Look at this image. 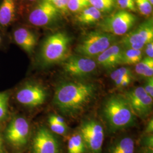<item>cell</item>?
<instances>
[{
	"label": "cell",
	"mask_w": 153,
	"mask_h": 153,
	"mask_svg": "<svg viewBox=\"0 0 153 153\" xmlns=\"http://www.w3.org/2000/svg\"><path fill=\"white\" fill-rule=\"evenodd\" d=\"M97 93V87L93 83L65 81L57 86L53 103L63 115L74 117L88 108Z\"/></svg>",
	"instance_id": "1"
},
{
	"label": "cell",
	"mask_w": 153,
	"mask_h": 153,
	"mask_svg": "<svg viewBox=\"0 0 153 153\" xmlns=\"http://www.w3.org/2000/svg\"><path fill=\"white\" fill-rule=\"evenodd\" d=\"M102 114L109 131L112 133L134 126L137 117L126 97L120 94L111 95L105 101Z\"/></svg>",
	"instance_id": "2"
},
{
	"label": "cell",
	"mask_w": 153,
	"mask_h": 153,
	"mask_svg": "<svg viewBox=\"0 0 153 153\" xmlns=\"http://www.w3.org/2000/svg\"><path fill=\"white\" fill-rule=\"evenodd\" d=\"M71 39L64 31L51 34L44 39L39 53V61L44 67L62 62L69 56Z\"/></svg>",
	"instance_id": "3"
},
{
	"label": "cell",
	"mask_w": 153,
	"mask_h": 153,
	"mask_svg": "<svg viewBox=\"0 0 153 153\" xmlns=\"http://www.w3.org/2000/svg\"><path fill=\"white\" fill-rule=\"evenodd\" d=\"M116 36L99 30L86 33L77 44L75 51L78 55L96 58L116 43Z\"/></svg>",
	"instance_id": "4"
},
{
	"label": "cell",
	"mask_w": 153,
	"mask_h": 153,
	"mask_svg": "<svg viewBox=\"0 0 153 153\" xmlns=\"http://www.w3.org/2000/svg\"><path fill=\"white\" fill-rule=\"evenodd\" d=\"M25 14L29 25L36 27H48L58 21L61 13L47 0H40Z\"/></svg>",
	"instance_id": "5"
},
{
	"label": "cell",
	"mask_w": 153,
	"mask_h": 153,
	"mask_svg": "<svg viewBox=\"0 0 153 153\" xmlns=\"http://www.w3.org/2000/svg\"><path fill=\"white\" fill-rule=\"evenodd\" d=\"M137 22V16L130 11L119 10L99 22L98 30L116 36L129 33Z\"/></svg>",
	"instance_id": "6"
},
{
	"label": "cell",
	"mask_w": 153,
	"mask_h": 153,
	"mask_svg": "<svg viewBox=\"0 0 153 153\" xmlns=\"http://www.w3.org/2000/svg\"><path fill=\"white\" fill-rule=\"evenodd\" d=\"M153 40V18H150L124 35L119 44L124 49H143Z\"/></svg>",
	"instance_id": "7"
},
{
	"label": "cell",
	"mask_w": 153,
	"mask_h": 153,
	"mask_svg": "<svg viewBox=\"0 0 153 153\" xmlns=\"http://www.w3.org/2000/svg\"><path fill=\"white\" fill-rule=\"evenodd\" d=\"M91 153H102L104 141V129L98 121L89 119L83 121L78 131Z\"/></svg>",
	"instance_id": "8"
},
{
	"label": "cell",
	"mask_w": 153,
	"mask_h": 153,
	"mask_svg": "<svg viewBox=\"0 0 153 153\" xmlns=\"http://www.w3.org/2000/svg\"><path fill=\"white\" fill-rule=\"evenodd\" d=\"M61 63L66 74L75 78L88 76L97 67L96 61L80 55L69 56Z\"/></svg>",
	"instance_id": "9"
},
{
	"label": "cell",
	"mask_w": 153,
	"mask_h": 153,
	"mask_svg": "<svg viewBox=\"0 0 153 153\" xmlns=\"http://www.w3.org/2000/svg\"><path fill=\"white\" fill-rule=\"evenodd\" d=\"M136 116L147 118L153 108V98L145 92L142 86L131 89L124 95Z\"/></svg>",
	"instance_id": "10"
},
{
	"label": "cell",
	"mask_w": 153,
	"mask_h": 153,
	"mask_svg": "<svg viewBox=\"0 0 153 153\" xmlns=\"http://www.w3.org/2000/svg\"><path fill=\"white\" fill-rule=\"evenodd\" d=\"M47 93L43 86L36 83H27L16 93V100L25 106L36 107L44 103Z\"/></svg>",
	"instance_id": "11"
},
{
	"label": "cell",
	"mask_w": 153,
	"mask_h": 153,
	"mask_svg": "<svg viewBox=\"0 0 153 153\" xmlns=\"http://www.w3.org/2000/svg\"><path fill=\"white\" fill-rule=\"evenodd\" d=\"M30 134V125L22 116L13 118L7 127L6 138L14 146L22 147L27 142Z\"/></svg>",
	"instance_id": "12"
},
{
	"label": "cell",
	"mask_w": 153,
	"mask_h": 153,
	"mask_svg": "<svg viewBox=\"0 0 153 153\" xmlns=\"http://www.w3.org/2000/svg\"><path fill=\"white\" fill-rule=\"evenodd\" d=\"M33 153H59V142L52 132L42 126L33 138Z\"/></svg>",
	"instance_id": "13"
},
{
	"label": "cell",
	"mask_w": 153,
	"mask_h": 153,
	"mask_svg": "<svg viewBox=\"0 0 153 153\" xmlns=\"http://www.w3.org/2000/svg\"><path fill=\"white\" fill-rule=\"evenodd\" d=\"M14 42L27 53L31 55L38 43L37 34L27 27L18 26L12 31Z\"/></svg>",
	"instance_id": "14"
},
{
	"label": "cell",
	"mask_w": 153,
	"mask_h": 153,
	"mask_svg": "<svg viewBox=\"0 0 153 153\" xmlns=\"http://www.w3.org/2000/svg\"><path fill=\"white\" fill-rule=\"evenodd\" d=\"M20 16L19 0H2L0 4V31L6 32Z\"/></svg>",
	"instance_id": "15"
},
{
	"label": "cell",
	"mask_w": 153,
	"mask_h": 153,
	"mask_svg": "<svg viewBox=\"0 0 153 153\" xmlns=\"http://www.w3.org/2000/svg\"><path fill=\"white\" fill-rule=\"evenodd\" d=\"M124 48L117 43L111 45L96 57V62L106 69H111L121 64Z\"/></svg>",
	"instance_id": "16"
},
{
	"label": "cell",
	"mask_w": 153,
	"mask_h": 153,
	"mask_svg": "<svg viewBox=\"0 0 153 153\" xmlns=\"http://www.w3.org/2000/svg\"><path fill=\"white\" fill-rule=\"evenodd\" d=\"M111 78L116 87L124 88L133 82L134 76L131 69L123 66L112 71L111 74Z\"/></svg>",
	"instance_id": "17"
},
{
	"label": "cell",
	"mask_w": 153,
	"mask_h": 153,
	"mask_svg": "<svg viewBox=\"0 0 153 153\" xmlns=\"http://www.w3.org/2000/svg\"><path fill=\"white\" fill-rule=\"evenodd\" d=\"M102 12L90 6L77 13L76 20L82 25H90L99 22L102 18Z\"/></svg>",
	"instance_id": "18"
},
{
	"label": "cell",
	"mask_w": 153,
	"mask_h": 153,
	"mask_svg": "<svg viewBox=\"0 0 153 153\" xmlns=\"http://www.w3.org/2000/svg\"><path fill=\"white\" fill-rule=\"evenodd\" d=\"M134 142L129 137H122L114 142L109 149V153H134Z\"/></svg>",
	"instance_id": "19"
},
{
	"label": "cell",
	"mask_w": 153,
	"mask_h": 153,
	"mask_svg": "<svg viewBox=\"0 0 153 153\" xmlns=\"http://www.w3.org/2000/svg\"><path fill=\"white\" fill-rule=\"evenodd\" d=\"M142 57V49H124L123 53L121 64L136 65L141 61Z\"/></svg>",
	"instance_id": "20"
},
{
	"label": "cell",
	"mask_w": 153,
	"mask_h": 153,
	"mask_svg": "<svg viewBox=\"0 0 153 153\" xmlns=\"http://www.w3.org/2000/svg\"><path fill=\"white\" fill-rule=\"evenodd\" d=\"M135 65V71L138 75L146 78L153 77V59L145 57Z\"/></svg>",
	"instance_id": "21"
},
{
	"label": "cell",
	"mask_w": 153,
	"mask_h": 153,
	"mask_svg": "<svg viewBox=\"0 0 153 153\" xmlns=\"http://www.w3.org/2000/svg\"><path fill=\"white\" fill-rule=\"evenodd\" d=\"M68 153H85L86 150L85 143L79 133L71 136L68 142Z\"/></svg>",
	"instance_id": "22"
},
{
	"label": "cell",
	"mask_w": 153,
	"mask_h": 153,
	"mask_svg": "<svg viewBox=\"0 0 153 153\" xmlns=\"http://www.w3.org/2000/svg\"><path fill=\"white\" fill-rule=\"evenodd\" d=\"M91 6L102 13L112 11L115 6V0H89Z\"/></svg>",
	"instance_id": "23"
},
{
	"label": "cell",
	"mask_w": 153,
	"mask_h": 153,
	"mask_svg": "<svg viewBox=\"0 0 153 153\" xmlns=\"http://www.w3.org/2000/svg\"><path fill=\"white\" fill-rule=\"evenodd\" d=\"M89 0H68V10L73 13H78L90 6Z\"/></svg>",
	"instance_id": "24"
},
{
	"label": "cell",
	"mask_w": 153,
	"mask_h": 153,
	"mask_svg": "<svg viewBox=\"0 0 153 153\" xmlns=\"http://www.w3.org/2000/svg\"><path fill=\"white\" fill-rule=\"evenodd\" d=\"M137 10L143 16L149 17L152 14L153 5L148 0H135Z\"/></svg>",
	"instance_id": "25"
},
{
	"label": "cell",
	"mask_w": 153,
	"mask_h": 153,
	"mask_svg": "<svg viewBox=\"0 0 153 153\" xmlns=\"http://www.w3.org/2000/svg\"><path fill=\"white\" fill-rule=\"evenodd\" d=\"M9 99L8 93H0V121L5 120L7 115Z\"/></svg>",
	"instance_id": "26"
},
{
	"label": "cell",
	"mask_w": 153,
	"mask_h": 153,
	"mask_svg": "<svg viewBox=\"0 0 153 153\" xmlns=\"http://www.w3.org/2000/svg\"><path fill=\"white\" fill-rule=\"evenodd\" d=\"M115 6L121 10L132 12L137 11L135 0H115Z\"/></svg>",
	"instance_id": "27"
},
{
	"label": "cell",
	"mask_w": 153,
	"mask_h": 153,
	"mask_svg": "<svg viewBox=\"0 0 153 153\" xmlns=\"http://www.w3.org/2000/svg\"><path fill=\"white\" fill-rule=\"evenodd\" d=\"M48 123L50 129L52 132L59 135H65L67 133L68 126L66 125H62L51 120H48Z\"/></svg>",
	"instance_id": "28"
},
{
	"label": "cell",
	"mask_w": 153,
	"mask_h": 153,
	"mask_svg": "<svg viewBox=\"0 0 153 153\" xmlns=\"http://www.w3.org/2000/svg\"><path fill=\"white\" fill-rule=\"evenodd\" d=\"M51 4L55 7L61 13H65L68 10V0H47Z\"/></svg>",
	"instance_id": "29"
},
{
	"label": "cell",
	"mask_w": 153,
	"mask_h": 153,
	"mask_svg": "<svg viewBox=\"0 0 153 153\" xmlns=\"http://www.w3.org/2000/svg\"><path fill=\"white\" fill-rule=\"evenodd\" d=\"M40 0H19L20 15L23 16L24 14L33 5L36 4Z\"/></svg>",
	"instance_id": "30"
},
{
	"label": "cell",
	"mask_w": 153,
	"mask_h": 153,
	"mask_svg": "<svg viewBox=\"0 0 153 153\" xmlns=\"http://www.w3.org/2000/svg\"><path fill=\"white\" fill-rule=\"evenodd\" d=\"M145 92L152 98L153 97V78L149 77L146 78V82L142 86Z\"/></svg>",
	"instance_id": "31"
},
{
	"label": "cell",
	"mask_w": 153,
	"mask_h": 153,
	"mask_svg": "<svg viewBox=\"0 0 153 153\" xmlns=\"http://www.w3.org/2000/svg\"><path fill=\"white\" fill-rule=\"evenodd\" d=\"M48 120L53 121L56 123L62 124V125H66L65 121L63 117H62L60 116H58L56 115H51L48 118Z\"/></svg>",
	"instance_id": "32"
},
{
	"label": "cell",
	"mask_w": 153,
	"mask_h": 153,
	"mask_svg": "<svg viewBox=\"0 0 153 153\" xmlns=\"http://www.w3.org/2000/svg\"><path fill=\"white\" fill-rule=\"evenodd\" d=\"M145 54L147 55V57L149 58H153V42H150L146 44L144 47Z\"/></svg>",
	"instance_id": "33"
},
{
	"label": "cell",
	"mask_w": 153,
	"mask_h": 153,
	"mask_svg": "<svg viewBox=\"0 0 153 153\" xmlns=\"http://www.w3.org/2000/svg\"><path fill=\"white\" fill-rule=\"evenodd\" d=\"M153 129V119L149 122L148 126H146V131L147 133H152Z\"/></svg>",
	"instance_id": "34"
},
{
	"label": "cell",
	"mask_w": 153,
	"mask_h": 153,
	"mask_svg": "<svg viewBox=\"0 0 153 153\" xmlns=\"http://www.w3.org/2000/svg\"><path fill=\"white\" fill-rule=\"evenodd\" d=\"M4 153V148H3V143L2 137L0 134V153Z\"/></svg>",
	"instance_id": "35"
},
{
	"label": "cell",
	"mask_w": 153,
	"mask_h": 153,
	"mask_svg": "<svg viewBox=\"0 0 153 153\" xmlns=\"http://www.w3.org/2000/svg\"><path fill=\"white\" fill-rule=\"evenodd\" d=\"M2 43V37L1 35L0 34V45H1Z\"/></svg>",
	"instance_id": "36"
},
{
	"label": "cell",
	"mask_w": 153,
	"mask_h": 153,
	"mask_svg": "<svg viewBox=\"0 0 153 153\" xmlns=\"http://www.w3.org/2000/svg\"><path fill=\"white\" fill-rule=\"evenodd\" d=\"M149 2H150V3L153 5V0H148Z\"/></svg>",
	"instance_id": "37"
}]
</instances>
